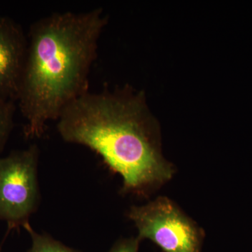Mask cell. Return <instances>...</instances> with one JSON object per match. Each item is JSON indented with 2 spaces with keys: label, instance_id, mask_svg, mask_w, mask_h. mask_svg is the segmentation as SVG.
I'll return each instance as SVG.
<instances>
[{
  "label": "cell",
  "instance_id": "1",
  "mask_svg": "<svg viewBox=\"0 0 252 252\" xmlns=\"http://www.w3.org/2000/svg\"><path fill=\"white\" fill-rule=\"evenodd\" d=\"M57 121L63 140L94 151L111 171L122 176L123 193L145 196L173 175L142 91L128 85L89 91L67 106Z\"/></svg>",
  "mask_w": 252,
  "mask_h": 252
},
{
  "label": "cell",
  "instance_id": "2",
  "mask_svg": "<svg viewBox=\"0 0 252 252\" xmlns=\"http://www.w3.org/2000/svg\"><path fill=\"white\" fill-rule=\"evenodd\" d=\"M108 17L102 8L54 13L31 25L18 103L26 138H39L47 122L89 91V74Z\"/></svg>",
  "mask_w": 252,
  "mask_h": 252
},
{
  "label": "cell",
  "instance_id": "3",
  "mask_svg": "<svg viewBox=\"0 0 252 252\" xmlns=\"http://www.w3.org/2000/svg\"><path fill=\"white\" fill-rule=\"evenodd\" d=\"M39 148L32 144L0 158V220L7 223L8 232L29 223L39 205Z\"/></svg>",
  "mask_w": 252,
  "mask_h": 252
},
{
  "label": "cell",
  "instance_id": "4",
  "mask_svg": "<svg viewBox=\"0 0 252 252\" xmlns=\"http://www.w3.org/2000/svg\"><path fill=\"white\" fill-rule=\"evenodd\" d=\"M128 217L140 240L149 239L165 252H200L203 230L170 199L159 197L144 206L131 207Z\"/></svg>",
  "mask_w": 252,
  "mask_h": 252
},
{
  "label": "cell",
  "instance_id": "5",
  "mask_svg": "<svg viewBox=\"0 0 252 252\" xmlns=\"http://www.w3.org/2000/svg\"><path fill=\"white\" fill-rule=\"evenodd\" d=\"M28 49V36L19 23L0 16V101L18 102Z\"/></svg>",
  "mask_w": 252,
  "mask_h": 252
},
{
  "label": "cell",
  "instance_id": "6",
  "mask_svg": "<svg viewBox=\"0 0 252 252\" xmlns=\"http://www.w3.org/2000/svg\"><path fill=\"white\" fill-rule=\"evenodd\" d=\"M23 228L27 230L32 239L31 248L28 252H79L66 246L49 235L36 233L30 223H26Z\"/></svg>",
  "mask_w": 252,
  "mask_h": 252
},
{
  "label": "cell",
  "instance_id": "7",
  "mask_svg": "<svg viewBox=\"0 0 252 252\" xmlns=\"http://www.w3.org/2000/svg\"><path fill=\"white\" fill-rule=\"evenodd\" d=\"M16 102L0 101V154L4 149L14 127Z\"/></svg>",
  "mask_w": 252,
  "mask_h": 252
},
{
  "label": "cell",
  "instance_id": "8",
  "mask_svg": "<svg viewBox=\"0 0 252 252\" xmlns=\"http://www.w3.org/2000/svg\"><path fill=\"white\" fill-rule=\"evenodd\" d=\"M140 241L137 238L119 240L109 252H138Z\"/></svg>",
  "mask_w": 252,
  "mask_h": 252
},
{
  "label": "cell",
  "instance_id": "9",
  "mask_svg": "<svg viewBox=\"0 0 252 252\" xmlns=\"http://www.w3.org/2000/svg\"><path fill=\"white\" fill-rule=\"evenodd\" d=\"M1 248H2V243L0 244V252H1Z\"/></svg>",
  "mask_w": 252,
  "mask_h": 252
}]
</instances>
